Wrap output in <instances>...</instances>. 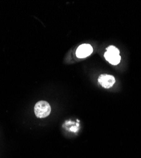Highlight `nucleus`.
Returning <instances> with one entry per match:
<instances>
[{
	"instance_id": "f257e3e1",
	"label": "nucleus",
	"mask_w": 141,
	"mask_h": 158,
	"mask_svg": "<svg viewBox=\"0 0 141 158\" xmlns=\"http://www.w3.org/2000/svg\"><path fill=\"white\" fill-rule=\"evenodd\" d=\"M104 57L108 61L113 65L118 64L121 60L120 51L114 46H110L107 48Z\"/></svg>"
},
{
	"instance_id": "f03ea898",
	"label": "nucleus",
	"mask_w": 141,
	"mask_h": 158,
	"mask_svg": "<svg viewBox=\"0 0 141 158\" xmlns=\"http://www.w3.org/2000/svg\"><path fill=\"white\" fill-rule=\"evenodd\" d=\"M51 112V107L48 102L45 101L37 102L34 106V113L36 116L39 118L47 117Z\"/></svg>"
},
{
	"instance_id": "7ed1b4c3",
	"label": "nucleus",
	"mask_w": 141,
	"mask_h": 158,
	"mask_svg": "<svg viewBox=\"0 0 141 158\" xmlns=\"http://www.w3.org/2000/svg\"><path fill=\"white\" fill-rule=\"evenodd\" d=\"M98 82L102 87L105 89H109L112 87L116 81L114 77L111 75L102 74L99 77Z\"/></svg>"
},
{
	"instance_id": "20e7f679",
	"label": "nucleus",
	"mask_w": 141,
	"mask_h": 158,
	"mask_svg": "<svg viewBox=\"0 0 141 158\" xmlns=\"http://www.w3.org/2000/svg\"><path fill=\"white\" fill-rule=\"evenodd\" d=\"M93 52V48L91 45L83 44L80 46L76 50V56L80 58H84L90 55Z\"/></svg>"
}]
</instances>
